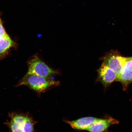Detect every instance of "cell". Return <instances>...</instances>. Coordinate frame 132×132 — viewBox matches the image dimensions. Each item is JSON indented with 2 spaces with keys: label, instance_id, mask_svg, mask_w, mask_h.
Returning a JSON list of instances; mask_svg holds the SVG:
<instances>
[{
  "label": "cell",
  "instance_id": "1",
  "mask_svg": "<svg viewBox=\"0 0 132 132\" xmlns=\"http://www.w3.org/2000/svg\"><path fill=\"white\" fill-rule=\"evenodd\" d=\"M59 84V81L53 80L51 77H43L27 73L17 86L25 85L40 93L51 87L58 85Z\"/></svg>",
  "mask_w": 132,
  "mask_h": 132
},
{
  "label": "cell",
  "instance_id": "2",
  "mask_svg": "<svg viewBox=\"0 0 132 132\" xmlns=\"http://www.w3.org/2000/svg\"><path fill=\"white\" fill-rule=\"evenodd\" d=\"M28 65V70L27 73L29 74L43 77H51L59 73L57 71L50 68L37 56H34L30 59Z\"/></svg>",
  "mask_w": 132,
  "mask_h": 132
},
{
  "label": "cell",
  "instance_id": "3",
  "mask_svg": "<svg viewBox=\"0 0 132 132\" xmlns=\"http://www.w3.org/2000/svg\"><path fill=\"white\" fill-rule=\"evenodd\" d=\"M103 59V62L115 72L117 76L124 65L127 57L122 56L117 51H112L105 55Z\"/></svg>",
  "mask_w": 132,
  "mask_h": 132
},
{
  "label": "cell",
  "instance_id": "4",
  "mask_svg": "<svg viewBox=\"0 0 132 132\" xmlns=\"http://www.w3.org/2000/svg\"><path fill=\"white\" fill-rule=\"evenodd\" d=\"M98 79L105 87L117 80V75L104 62H103L98 71Z\"/></svg>",
  "mask_w": 132,
  "mask_h": 132
},
{
  "label": "cell",
  "instance_id": "5",
  "mask_svg": "<svg viewBox=\"0 0 132 132\" xmlns=\"http://www.w3.org/2000/svg\"><path fill=\"white\" fill-rule=\"evenodd\" d=\"M117 81L121 82L125 90L132 82V57H127L121 71L117 76Z\"/></svg>",
  "mask_w": 132,
  "mask_h": 132
},
{
  "label": "cell",
  "instance_id": "6",
  "mask_svg": "<svg viewBox=\"0 0 132 132\" xmlns=\"http://www.w3.org/2000/svg\"><path fill=\"white\" fill-rule=\"evenodd\" d=\"M119 123L118 120L109 117L105 119L98 118L86 130L90 132H103L108 129L111 125Z\"/></svg>",
  "mask_w": 132,
  "mask_h": 132
},
{
  "label": "cell",
  "instance_id": "7",
  "mask_svg": "<svg viewBox=\"0 0 132 132\" xmlns=\"http://www.w3.org/2000/svg\"><path fill=\"white\" fill-rule=\"evenodd\" d=\"M27 115L12 114L9 125L11 132H24L25 122Z\"/></svg>",
  "mask_w": 132,
  "mask_h": 132
},
{
  "label": "cell",
  "instance_id": "8",
  "mask_svg": "<svg viewBox=\"0 0 132 132\" xmlns=\"http://www.w3.org/2000/svg\"><path fill=\"white\" fill-rule=\"evenodd\" d=\"M98 119L94 117H87L73 121H67V122L74 129L86 130Z\"/></svg>",
  "mask_w": 132,
  "mask_h": 132
},
{
  "label": "cell",
  "instance_id": "9",
  "mask_svg": "<svg viewBox=\"0 0 132 132\" xmlns=\"http://www.w3.org/2000/svg\"><path fill=\"white\" fill-rule=\"evenodd\" d=\"M14 43L8 36L4 42L0 44V56L5 54L7 51L14 45Z\"/></svg>",
  "mask_w": 132,
  "mask_h": 132
},
{
  "label": "cell",
  "instance_id": "10",
  "mask_svg": "<svg viewBox=\"0 0 132 132\" xmlns=\"http://www.w3.org/2000/svg\"><path fill=\"white\" fill-rule=\"evenodd\" d=\"M34 125L32 118L27 115L25 122L24 132H34Z\"/></svg>",
  "mask_w": 132,
  "mask_h": 132
},
{
  "label": "cell",
  "instance_id": "11",
  "mask_svg": "<svg viewBox=\"0 0 132 132\" xmlns=\"http://www.w3.org/2000/svg\"><path fill=\"white\" fill-rule=\"evenodd\" d=\"M7 35L4 27H3L2 22H0V39L5 37Z\"/></svg>",
  "mask_w": 132,
  "mask_h": 132
},
{
  "label": "cell",
  "instance_id": "12",
  "mask_svg": "<svg viewBox=\"0 0 132 132\" xmlns=\"http://www.w3.org/2000/svg\"><path fill=\"white\" fill-rule=\"evenodd\" d=\"M2 22V21H1V17H0V22Z\"/></svg>",
  "mask_w": 132,
  "mask_h": 132
}]
</instances>
